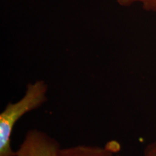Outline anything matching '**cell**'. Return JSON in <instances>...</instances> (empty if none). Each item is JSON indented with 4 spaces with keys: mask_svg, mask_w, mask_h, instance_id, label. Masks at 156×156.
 Returning a JSON list of instances; mask_svg holds the SVG:
<instances>
[{
    "mask_svg": "<svg viewBox=\"0 0 156 156\" xmlns=\"http://www.w3.org/2000/svg\"><path fill=\"white\" fill-rule=\"evenodd\" d=\"M48 87L43 80L27 85L20 99L9 103L0 114V156H15L11 145V136L15 125L21 118L40 108L48 100Z\"/></svg>",
    "mask_w": 156,
    "mask_h": 156,
    "instance_id": "cell-1",
    "label": "cell"
},
{
    "mask_svg": "<svg viewBox=\"0 0 156 156\" xmlns=\"http://www.w3.org/2000/svg\"><path fill=\"white\" fill-rule=\"evenodd\" d=\"M60 148L54 138L34 129L25 134L22 143L15 151V156H58Z\"/></svg>",
    "mask_w": 156,
    "mask_h": 156,
    "instance_id": "cell-2",
    "label": "cell"
},
{
    "mask_svg": "<svg viewBox=\"0 0 156 156\" xmlns=\"http://www.w3.org/2000/svg\"><path fill=\"white\" fill-rule=\"evenodd\" d=\"M119 143L112 140L103 146L78 145L61 147L58 156H119Z\"/></svg>",
    "mask_w": 156,
    "mask_h": 156,
    "instance_id": "cell-3",
    "label": "cell"
},
{
    "mask_svg": "<svg viewBox=\"0 0 156 156\" xmlns=\"http://www.w3.org/2000/svg\"><path fill=\"white\" fill-rule=\"evenodd\" d=\"M122 7H132L137 5L146 11L156 12V0H117Z\"/></svg>",
    "mask_w": 156,
    "mask_h": 156,
    "instance_id": "cell-4",
    "label": "cell"
},
{
    "mask_svg": "<svg viewBox=\"0 0 156 156\" xmlns=\"http://www.w3.org/2000/svg\"><path fill=\"white\" fill-rule=\"evenodd\" d=\"M142 156H156V142L147 145L144 151Z\"/></svg>",
    "mask_w": 156,
    "mask_h": 156,
    "instance_id": "cell-5",
    "label": "cell"
},
{
    "mask_svg": "<svg viewBox=\"0 0 156 156\" xmlns=\"http://www.w3.org/2000/svg\"><path fill=\"white\" fill-rule=\"evenodd\" d=\"M119 156H121V155H119Z\"/></svg>",
    "mask_w": 156,
    "mask_h": 156,
    "instance_id": "cell-6",
    "label": "cell"
}]
</instances>
